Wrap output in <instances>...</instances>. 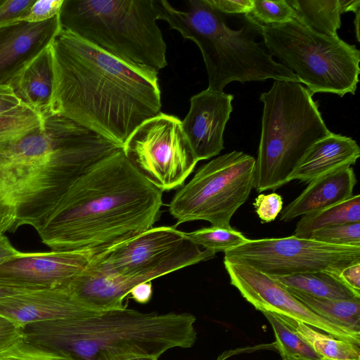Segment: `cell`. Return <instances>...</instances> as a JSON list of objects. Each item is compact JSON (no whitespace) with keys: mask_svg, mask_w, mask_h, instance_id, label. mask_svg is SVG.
Listing matches in <instances>:
<instances>
[{"mask_svg":"<svg viewBox=\"0 0 360 360\" xmlns=\"http://www.w3.org/2000/svg\"><path fill=\"white\" fill-rule=\"evenodd\" d=\"M42 125L0 153V233L28 225L38 233L75 181L115 153L112 141L65 117Z\"/></svg>","mask_w":360,"mask_h":360,"instance_id":"obj_1","label":"cell"},{"mask_svg":"<svg viewBox=\"0 0 360 360\" xmlns=\"http://www.w3.org/2000/svg\"><path fill=\"white\" fill-rule=\"evenodd\" d=\"M50 49L51 113L122 146L141 123L160 112L158 77L130 68L65 30Z\"/></svg>","mask_w":360,"mask_h":360,"instance_id":"obj_2","label":"cell"},{"mask_svg":"<svg viewBox=\"0 0 360 360\" xmlns=\"http://www.w3.org/2000/svg\"><path fill=\"white\" fill-rule=\"evenodd\" d=\"M162 193L121 149L75 181L37 233L51 250L107 249L153 227Z\"/></svg>","mask_w":360,"mask_h":360,"instance_id":"obj_3","label":"cell"},{"mask_svg":"<svg viewBox=\"0 0 360 360\" xmlns=\"http://www.w3.org/2000/svg\"><path fill=\"white\" fill-rule=\"evenodd\" d=\"M195 317L189 313H143L123 309L31 323L21 328L26 340L74 360L159 358L196 340Z\"/></svg>","mask_w":360,"mask_h":360,"instance_id":"obj_4","label":"cell"},{"mask_svg":"<svg viewBox=\"0 0 360 360\" xmlns=\"http://www.w3.org/2000/svg\"><path fill=\"white\" fill-rule=\"evenodd\" d=\"M188 10L181 11L165 0H153L157 20L166 21L170 28L199 47L208 75V89L223 91L235 81L273 79L300 83L291 70L255 41L261 25L252 19L245 15L248 24L232 30L206 0H188Z\"/></svg>","mask_w":360,"mask_h":360,"instance_id":"obj_5","label":"cell"},{"mask_svg":"<svg viewBox=\"0 0 360 360\" xmlns=\"http://www.w3.org/2000/svg\"><path fill=\"white\" fill-rule=\"evenodd\" d=\"M58 17L62 30L143 74L167 64L153 0H64Z\"/></svg>","mask_w":360,"mask_h":360,"instance_id":"obj_6","label":"cell"},{"mask_svg":"<svg viewBox=\"0 0 360 360\" xmlns=\"http://www.w3.org/2000/svg\"><path fill=\"white\" fill-rule=\"evenodd\" d=\"M259 99L264 107L255 159V188L259 193L290 182L309 148L331 132L311 94L300 82L274 80Z\"/></svg>","mask_w":360,"mask_h":360,"instance_id":"obj_7","label":"cell"},{"mask_svg":"<svg viewBox=\"0 0 360 360\" xmlns=\"http://www.w3.org/2000/svg\"><path fill=\"white\" fill-rule=\"evenodd\" d=\"M264 46L291 70L313 96L355 94L360 51L338 36L319 34L294 18L281 25H261Z\"/></svg>","mask_w":360,"mask_h":360,"instance_id":"obj_8","label":"cell"},{"mask_svg":"<svg viewBox=\"0 0 360 360\" xmlns=\"http://www.w3.org/2000/svg\"><path fill=\"white\" fill-rule=\"evenodd\" d=\"M254 157L233 150L201 166L176 192L169 211L181 224L203 220L211 226L231 228V219L255 185Z\"/></svg>","mask_w":360,"mask_h":360,"instance_id":"obj_9","label":"cell"},{"mask_svg":"<svg viewBox=\"0 0 360 360\" xmlns=\"http://www.w3.org/2000/svg\"><path fill=\"white\" fill-rule=\"evenodd\" d=\"M175 226L152 227L101 252L92 262L100 270L136 285L212 259Z\"/></svg>","mask_w":360,"mask_h":360,"instance_id":"obj_10","label":"cell"},{"mask_svg":"<svg viewBox=\"0 0 360 360\" xmlns=\"http://www.w3.org/2000/svg\"><path fill=\"white\" fill-rule=\"evenodd\" d=\"M122 150L143 177L162 192L182 186L198 162L181 121L161 112L141 123Z\"/></svg>","mask_w":360,"mask_h":360,"instance_id":"obj_11","label":"cell"},{"mask_svg":"<svg viewBox=\"0 0 360 360\" xmlns=\"http://www.w3.org/2000/svg\"><path fill=\"white\" fill-rule=\"evenodd\" d=\"M224 255L269 276L326 271L338 276L347 266L360 262V246L336 245L291 236L248 239Z\"/></svg>","mask_w":360,"mask_h":360,"instance_id":"obj_12","label":"cell"},{"mask_svg":"<svg viewBox=\"0 0 360 360\" xmlns=\"http://www.w3.org/2000/svg\"><path fill=\"white\" fill-rule=\"evenodd\" d=\"M224 265L231 284L256 309L302 321L336 338L360 346V335L314 313L269 275L232 257L224 256Z\"/></svg>","mask_w":360,"mask_h":360,"instance_id":"obj_13","label":"cell"},{"mask_svg":"<svg viewBox=\"0 0 360 360\" xmlns=\"http://www.w3.org/2000/svg\"><path fill=\"white\" fill-rule=\"evenodd\" d=\"M107 249L21 252L0 264V281L33 290L64 286Z\"/></svg>","mask_w":360,"mask_h":360,"instance_id":"obj_14","label":"cell"},{"mask_svg":"<svg viewBox=\"0 0 360 360\" xmlns=\"http://www.w3.org/2000/svg\"><path fill=\"white\" fill-rule=\"evenodd\" d=\"M233 99L232 94L208 89L191 98L181 126L198 161L213 158L224 149V132Z\"/></svg>","mask_w":360,"mask_h":360,"instance_id":"obj_15","label":"cell"},{"mask_svg":"<svg viewBox=\"0 0 360 360\" xmlns=\"http://www.w3.org/2000/svg\"><path fill=\"white\" fill-rule=\"evenodd\" d=\"M85 306L66 285L30 290L0 299V316L21 329L27 325L89 315Z\"/></svg>","mask_w":360,"mask_h":360,"instance_id":"obj_16","label":"cell"},{"mask_svg":"<svg viewBox=\"0 0 360 360\" xmlns=\"http://www.w3.org/2000/svg\"><path fill=\"white\" fill-rule=\"evenodd\" d=\"M60 30L58 15L41 22L18 20L0 27V86L10 85Z\"/></svg>","mask_w":360,"mask_h":360,"instance_id":"obj_17","label":"cell"},{"mask_svg":"<svg viewBox=\"0 0 360 360\" xmlns=\"http://www.w3.org/2000/svg\"><path fill=\"white\" fill-rule=\"evenodd\" d=\"M357 183L351 167L342 168L310 182L293 201L282 209L280 220L288 222L350 198Z\"/></svg>","mask_w":360,"mask_h":360,"instance_id":"obj_18","label":"cell"},{"mask_svg":"<svg viewBox=\"0 0 360 360\" xmlns=\"http://www.w3.org/2000/svg\"><path fill=\"white\" fill-rule=\"evenodd\" d=\"M360 148L353 139L330 132L319 139L307 150L290 181L309 184L314 180L354 165Z\"/></svg>","mask_w":360,"mask_h":360,"instance_id":"obj_19","label":"cell"},{"mask_svg":"<svg viewBox=\"0 0 360 360\" xmlns=\"http://www.w3.org/2000/svg\"><path fill=\"white\" fill-rule=\"evenodd\" d=\"M50 46L33 59L10 84L21 103L41 118L50 112L53 90V73Z\"/></svg>","mask_w":360,"mask_h":360,"instance_id":"obj_20","label":"cell"},{"mask_svg":"<svg viewBox=\"0 0 360 360\" xmlns=\"http://www.w3.org/2000/svg\"><path fill=\"white\" fill-rule=\"evenodd\" d=\"M286 288L314 313L335 325L360 335L359 297L321 298L294 289Z\"/></svg>","mask_w":360,"mask_h":360,"instance_id":"obj_21","label":"cell"},{"mask_svg":"<svg viewBox=\"0 0 360 360\" xmlns=\"http://www.w3.org/2000/svg\"><path fill=\"white\" fill-rule=\"evenodd\" d=\"M295 18L311 30L328 37H337L341 26L339 0H287Z\"/></svg>","mask_w":360,"mask_h":360,"instance_id":"obj_22","label":"cell"},{"mask_svg":"<svg viewBox=\"0 0 360 360\" xmlns=\"http://www.w3.org/2000/svg\"><path fill=\"white\" fill-rule=\"evenodd\" d=\"M278 316L305 340L323 360H360V346L324 333L302 321Z\"/></svg>","mask_w":360,"mask_h":360,"instance_id":"obj_23","label":"cell"},{"mask_svg":"<svg viewBox=\"0 0 360 360\" xmlns=\"http://www.w3.org/2000/svg\"><path fill=\"white\" fill-rule=\"evenodd\" d=\"M270 276L288 288L316 297L328 299L357 297L342 283L338 276L326 271Z\"/></svg>","mask_w":360,"mask_h":360,"instance_id":"obj_24","label":"cell"},{"mask_svg":"<svg viewBox=\"0 0 360 360\" xmlns=\"http://www.w3.org/2000/svg\"><path fill=\"white\" fill-rule=\"evenodd\" d=\"M360 222L359 195H353L345 201L302 216L298 221L294 235L309 238L312 232L328 226Z\"/></svg>","mask_w":360,"mask_h":360,"instance_id":"obj_25","label":"cell"},{"mask_svg":"<svg viewBox=\"0 0 360 360\" xmlns=\"http://www.w3.org/2000/svg\"><path fill=\"white\" fill-rule=\"evenodd\" d=\"M262 313L273 328L275 347L283 360H323L309 343L278 314L269 311Z\"/></svg>","mask_w":360,"mask_h":360,"instance_id":"obj_26","label":"cell"},{"mask_svg":"<svg viewBox=\"0 0 360 360\" xmlns=\"http://www.w3.org/2000/svg\"><path fill=\"white\" fill-rule=\"evenodd\" d=\"M42 118L21 103L0 115V153L42 125Z\"/></svg>","mask_w":360,"mask_h":360,"instance_id":"obj_27","label":"cell"},{"mask_svg":"<svg viewBox=\"0 0 360 360\" xmlns=\"http://www.w3.org/2000/svg\"><path fill=\"white\" fill-rule=\"evenodd\" d=\"M0 360H74L66 354L28 341L22 332L0 345Z\"/></svg>","mask_w":360,"mask_h":360,"instance_id":"obj_28","label":"cell"},{"mask_svg":"<svg viewBox=\"0 0 360 360\" xmlns=\"http://www.w3.org/2000/svg\"><path fill=\"white\" fill-rule=\"evenodd\" d=\"M191 240L199 247L214 254L238 247L247 241L241 232L231 228L210 226L186 233Z\"/></svg>","mask_w":360,"mask_h":360,"instance_id":"obj_29","label":"cell"},{"mask_svg":"<svg viewBox=\"0 0 360 360\" xmlns=\"http://www.w3.org/2000/svg\"><path fill=\"white\" fill-rule=\"evenodd\" d=\"M260 25H281L292 21L293 10L287 0H253L251 12L245 15Z\"/></svg>","mask_w":360,"mask_h":360,"instance_id":"obj_30","label":"cell"},{"mask_svg":"<svg viewBox=\"0 0 360 360\" xmlns=\"http://www.w3.org/2000/svg\"><path fill=\"white\" fill-rule=\"evenodd\" d=\"M309 238L336 245L360 246V222L318 229L312 232Z\"/></svg>","mask_w":360,"mask_h":360,"instance_id":"obj_31","label":"cell"},{"mask_svg":"<svg viewBox=\"0 0 360 360\" xmlns=\"http://www.w3.org/2000/svg\"><path fill=\"white\" fill-rule=\"evenodd\" d=\"M64 0L34 1L27 12L20 20L28 22H41L59 15Z\"/></svg>","mask_w":360,"mask_h":360,"instance_id":"obj_32","label":"cell"},{"mask_svg":"<svg viewBox=\"0 0 360 360\" xmlns=\"http://www.w3.org/2000/svg\"><path fill=\"white\" fill-rule=\"evenodd\" d=\"M283 198L276 193L260 194L254 202L255 212L263 223L271 222L283 209Z\"/></svg>","mask_w":360,"mask_h":360,"instance_id":"obj_33","label":"cell"},{"mask_svg":"<svg viewBox=\"0 0 360 360\" xmlns=\"http://www.w3.org/2000/svg\"><path fill=\"white\" fill-rule=\"evenodd\" d=\"M34 0H0V27L20 20Z\"/></svg>","mask_w":360,"mask_h":360,"instance_id":"obj_34","label":"cell"},{"mask_svg":"<svg viewBox=\"0 0 360 360\" xmlns=\"http://www.w3.org/2000/svg\"><path fill=\"white\" fill-rule=\"evenodd\" d=\"M221 13L249 14L253 7V0H206Z\"/></svg>","mask_w":360,"mask_h":360,"instance_id":"obj_35","label":"cell"},{"mask_svg":"<svg viewBox=\"0 0 360 360\" xmlns=\"http://www.w3.org/2000/svg\"><path fill=\"white\" fill-rule=\"evenodd\" d=\"M338 278L356 297H360V262L352 264L343 269Z\"/></svg>","mask_w":360,"mask_h":360,"instance_id":"obj_36","label":"cell"},{"mask_svg":"<svg viewBox=\"0 0 360 360\" xmlns=\"http://www.w3.org/2000/svg\"><path fill=\"white\" fill-rule=\"evenodd\" d=\"M21 104L10 85L0 86V115L8 112Z\"/></svg>","mask_w":360,"mask_h":360,"instance_id":"obj_37","label":"cell"},{"mask_svg":"<svg viewBox=\"0 0 360 360\" xmlns=\"http://www.w3.org/2000/svg\"><path fill=\"white\" fill-rule=\"evenodd\" d=\"M129 294L138 303H148L150 300L153 294L151 281L143 282L135 285Z\"/></svg>","mask_w":360,"mask_h":360,"instance_id":"obj_38","label":"cell"},{"mask_svg":"<svg viewBox=\"0 0 360 360\" xmlns=\"http://www.w3.org/2000/svg\"><path fill=\"white\" fill-rule=\"evenodd\" d=\"M275 349V345L274 343L271 344H262V345H255L252 347H240L236 348V349H229L224 351L223 353H221L215 360H226L228 358H230L231 356H233L234 355L240 354L242 353H249V352H253L255 351H258L260 349Z\"/></svg>","mask_w":360,"mask_h":360,"instance_id":"obj_39","label":"cell"},{"mask_svg":"<svg viewBox=\"0 0 360 360\" xmlns=\"http://www.w3.org/2000/svg\"><path fill=\"white\" fill-rule=\"evenodd\" d=\"M20 252L12 245L4 233H0V264L15 258Z\"/></svg>","mask_w":360,"mask_h":360,"instance_id":"obj_40","label":"cell"},{"mask_svg":"<svg viewBox=\"0 0 360 360\" xmlns=\"http://www.w3.org/2000/svg\"><path fill=\"white\" fill-rule=\"evenodd\" d=\"M21 332L7 319L0 316V345Z\"/></svg>","mask_w":360,"mask_h":360,"instance_id":"obj_41","label":"cell"},{"mask_svg":"<svg viewBox=\"0 0 360 360\" xmlns=\"http://www.w3.org/2000/svg\"><path fill=\"white\" fill-rule=\"evenodd\" d=\"M30 290H30L22 287L10 285L0 281V299Z\"/></svg>","mask_w":360,"mask_h":360,"instance_id":"obj_42","label":"cell"},{"mask_svg":"<svg viewBox=\"0 0 360 360\" xmlns=\"http://www.w3.org/2000/svg\"><path fill=\"white\" fill-rule=\"evenodd\" d=\"M341 14L346 12H354L359 9V0H339Z\"/></svg>","mask_w":360,"mask_h":360,"instance_id":"obj_43","label":"cell"},{"mask_svg":"<svg viewBox=\"0 0 360 360\" xmlns=\"http://www.w3.org/2000/svg\"><path fill=\"white\" fill-rule=\"evenodd\" d=\"M356 13V18L354 20V25L356 27V38L357 40L359 41V15H360V11L359 9L355 12Z\"/></svg>","mask_w":360,"mask_h":360,"instance_id":"obj_44","label":"cell"},{"mask_svg":"<svg viewBox=\"0 0 360 360\" xmlns=\"http://www.w3.org/2000/svg\"><path fill=\"white\" fill-rule=\"evenodd\" d=\"M158 358L154 357V356H141V357H136L130 359L128 360H158Z\"/></svg>","mask_w":360,"mask_h":360,"instance_id":"obj_45","label":"cell"}]
</instances>
